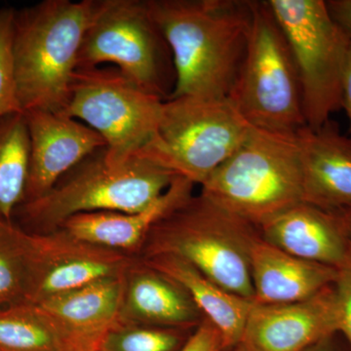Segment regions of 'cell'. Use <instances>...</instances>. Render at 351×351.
Listing matches in <instances>:
<instances>
[{"mask_svg":"<svg viewBox=\"0 0 351 351\" xmlns=\"http://www.w3.org/2000/svg\"><path fill=\"white\" fill-rule=\"evenodd\" d=\"M147 2L174 59L176 85L169 99L184 96L228 98L248 45L251 1Z\"/></svg>","mask_w":351,"mask_h":351,"instance_id":"1","label":"cell"},{"mask_svg":"<svg viewBox=\"0 0 351 351\" xmlns=\"http://www.w3.org/2000/svg\"><path fill=\"white\" fill-rule=\"evenodd\" d=\"M103 0H44L15 10L12 53L23 112L64 113L83 38Z\"/></svg>","mask_w":351,"mask_h":351,"instance_id":"2","label":"cell"},{"mask_svg":"<svg viewBox=\"0 0 351 351\" xmlns=\"http://www.w3.org/2000/svg\"><path fill=\"white\" fill-rule=\"evenodd\" d=\"M172 171L145 156L112 164L106 147L89 154L45 195L22 203L12 223L27 233H48L76 214L114 211L138 213L156 202L174 182Z\"/></svg>","mask_w":351,"mask_h":351,"instance_id":"3","label":"cell"},{"mask_svg":"<svg viewBox=\"0 0 351 351\" xmlns=\"http://www.w3.org/2000/svg\"><path fill=\"white\" fill-rule=\"evenodd\" d=\"M258 228L203 197L191 196L157 221L136 258L173 255L226 290L254 302L250 248Z\"/></svg>","mask_w":351,"mask_h":351,"instance_id":"4","label":"cell"},{"mask_svg":"<svg viewBox=\"0 0 351 351\" xmlns=\"http://www.w3.org/2000/svg\"><path fill=\"white\" fill-rule=\"evenodd\" d=\"M200 195L256 228L304 202L299 135L252 127L201 186Z\"/></svg>","mask_w":351,"mask_h":351,"instance_id":"5","label":"cell"},{"mask_svg":"<svg viewBox=\"0 0 351 351\" xmlns=\"http://www.w3.org/2000/svg\"><path fill=\"white\" fill-rule=\"evenodd\" d=\"M248 45L230 101L254 128L297 135L306 128L301 83L269 1H251Z\"/></svg>","mask_w":351,"mask_h":351,"instance_id":"6","label":"cell"},{"mask_svg":"<svg viewBox=\"0 0 351 351\" xmlns=\"http://www.w3.org/2000/svg\"><path fill=\"white\" fill-rule=\"evenodd\" d=\"M112 64L145 93L165 101L176 71L172 51L147 0H103L83 38L77 69Z\"/></svg>","mask_w":351,"mask_h":351,"instance_id":"7","label":"cell"},{"mask_svg":"<svg viewBox=\"0 0 351 351\" xmlns=\"http://www.w3.org/2000/svg\"><path fill=\"white\" fill-rule=\"evenodd\" d=\"M251 128L228 98L169 99L163 103L156 137L143 156L202 186Z\"/></svg>","mask_w":351,"mask_h":351,"instance_id":"8","label":"cell"},{"mask_svg":"<svg viewBox=\"0 0 351 351\" xmlns=\"http://www.w3.org/2000/svg\"><path fill=\"white\" fill-rule=\"evenodd\" d=\"M282 29L301 83L306 127L317 129L341 108L351 41L323 0H267Z\"/></svg>","mask_w":351,"mask_h":351,"instance_id":"9","label":"cell"},{"mask_svg":"<svg viewBox=\"0 0 351 351\" xmlns=\"http://www.w3.org/2000/svg\"><path fill=\"white\" fill-rule=\"evenodd\" d=\"M163 101L136 86L115 66L76 69L64 114L96 131L108 162L143 156L156 137Z\"/></svg>","mask_w":351,"mask_h":351,"instance_id":"10","label":"cell"},{"mask_svg":"<svg viewBox=\"0 0 351 351\" xmlns=\"http://www.w3.org/2000/svg\"><path fill=\"white\" fill-rule=\"evenodd\" d=\"M31 235L32 271L27 304L122 276L135 257L73 239L63 230Z\"/></svg>","mask_w":351,"mask_h":351,"instance_id":"11","label":"cell"},{"mask_svg":"<svg viewBox=\"0 0 351 351\" xmlns=\"http://www.w3.org/2000/svg\"><path fill=\"white\" fill-rule=\"evenodd\" d=\"M334 284L304 301L254 304L241 343L254 351H306L339 334Z\"/></svg>","mask_w":351,"mask_h":351,"instance_id":"12","label":"cell"},{"mask_svg":"<svg viewBox=\"0 0 351 351\" xmlns=\"http://www.w3.org/2000/svg\"><path fill=\"white\" fill-rule=\"evenodd\" d=\"M24 113L31 149L23 203L45 195L85 157L106 147L96 131L64 113L43 110Z\"/></svg>","mask_w":351,"mask_h":351,"instance_id":"13","label":"cell"},{"mask_svg":"<svg viewBox=\"0 0 351 351\" xmlns=\"http://www.w3.org/2000/svg\"><path fill=\"white\" fill-rule=\"evenodd\" d=\"M125 274L36 304L56 330L66 351H99L108 332L121 322Z\"/></svg>","mask_w":351,"mask_h":351,"instance_id":"14","label":"cell"},{"mask_svg":"<svg viewBox=\"0 0 351 351\" xmlns=\"http://www.w3.org/2000/svg\"><path fill=\"white\" fill-rule=\"evenodd\" d=\"M267 243L290 255L338 269L351 248L341 211L301 202L258 226Z\"/></svg>","mask_w":351,"mask_h":351,"instance_id":"15","label":"cell"},{"mask_svg":"<svg viewBox=\"0 0 351 351\" xmlns=\"http://www.w3.org/2000/svg\"><path fill=\"white\" fill-rule=\"evenodd\" d=\"M304 202L341 211L351 207V137L330 119L299 132Z\"/></svg>","mask_w":351,"mask_h":351,"instance_id":"16","label":"cell"},{"mask_svg":"<svg viewBox=\"0 0 351 351\" xmlns=\"http://www.w3.org/2000/svg\"><path fill=\"white\" fill-rule=\"evenodd\" d=\"M195 184L181 176L151 206L138 213L87 212L69 217L59 226L73 239L137 257L152 228L193 196Z\"/></svg>","mask_w":351,"mask_h":351,"instance_id":"17","label":"cell"},{"mask_svg":"<svg viewBox=\"0 0 351 351\" xmlns=\"http://www.w3.org/2000/svg\"><path fill=\"white\" fill-rule=\"evenodd\" d=\"M204 319L184 288L134 258L124 277L122 323L191 330Z\"/></svg>","mask_w":351,"mask_h":351,"instance_id":"18","label":"cell"},{"mask_svg":"<svg viewBox=\"0 0 351 351\" xmlns=\"http://www.w3.org/2000/svg\"><path fill=\"white\" fill-rule=\"evenodd\" d=\"M254 304L304 301L332 285L337 269L290 255L258 234L250 248Z\"/></svg>","mask_w":351,"mask_h":351,"instance_id":"19","label":"cell"},{"mask_svg":"<svg viewBox=\"0 0 351 351\" xmlns=\"http://www.w3.org/2000/svg\"><path fill=\"white\" fill-rule=\"evenodd\" d=\"M138 258L184 289L219 332L223 350L241 343L253 302L226 290L181 258L154 255Z\"/></svg>","mask_w":351,"mask_h":351,"instance_id":"20","label":"cell"},{"mask_svg":"<svg viewBox=\"0 0 351 351\" xmlns=\"http://www.w3.org/2000/svg\"><path fill=\"white\" fill-rule=\"evenodd\" d=\"M29 135L24 112L0 117V219L12 223L22 204L29 167Z\"/></svg>","mask_w":351,"mask_h":351,"instance_id":"21","label":"cell"},{"mask_svg":"<svg viewBox=\"0 0 351 351\" xmlns=\"http://www.w3.org/2000/svg\"><path fill=\"white\" fill-rule=\"evenodd\" d=\"M0 351H66L48 318L36 304L0 308Z\"/></svg>","mask_w":351,"mask_h":351,"instance_id":"22","label":"cell"},{"mask_svg":"<svg viewBox=\"0 0 351 351\" xmlns=\"http://www.w3.org/2000/svg\"><path fill=\"white\" fill-rule=\"evenodd\" d=\"M31 271V235L0 219V308L27 302Z\"/></svg>","mask_w":351,"mask_h":351,"instance_id":"23","label":"cell"},{"mask_svg":"<svg viewBox=\"0 0 351 351\" xmlns=\"http://www.w3.org/2000/svg\"><path fill=\"white\" fill-rule=\"evenodd\" d=\"M189 330L120 322L108 332L99 351H179Z\"/></svg>","mask_w":351,"mask_h":351,"instance_id":"24","label":"cell"},{"mask_svg":"<svg viewBox=\"0 0 351 351\" xmlns=\"http://www.w3.org/2000/svg\"><path fill=\"white\" fill-rule=\"evenodd\" d=\"M14 13L13 8L0 10V117L23 112L18 100L12 53Z\"/></svg>","mask_w":351,"mask_h":351,"instance_id":"25","label":"cell"},{"mask_svg":"<svg viewBox=\"0 0 351 351\" xmlns=\"http://www.w3.org/2000/svg\"><path fill=\"white\" fill-rule=\"evenodd\" d=\"M337 271L334 288L339 309V334L345 337L351 348V248Z\"/></svg>","mask_w":351,"mask_h":351,"instance_id":"26","label":"cell"},{"mask_svg":"<svg viewBox=\"0 0 351 351\" xmlns=\"http://www.w3.org/2000/svg\"><path fill=\"white\" fill-rule=\"evenodd\" d=\"M223 343L216 328L207 319L196 328L179 351H223Z\"/></svg>","mask_w":351,"mask_h":351,"instance_id":"27","label":"cell"},{"mask_svg":"<svg viewBox=\"0 0 351 351\" xmlns=\"http://www.w3.org/2000/svg\"><path fill=\"white\" fill-rule=\"evenodd\" d=\"M326 3L332 19L351 41V0H329Z\"/></svg>","mask_w":351,"mask_h":351,"instance_id":"28","label":"cell"},{"mask_svg":"<svg viewBox=\"0 0 351 351\" xmlns=\"http://www.w3.org/2000/svg\"><path fill=\"white\" fill-rule=\"evenodd\" d=\"M341 108L345 110L350 123L351 134V43L346 59L345 73H343V89H341Z\"/></svg>","mask_w":351,"mask_h":351,"instance_id":"29","label":"cell"},{"mask_svg":"<svg viewBox=\"0 0 351 351\" xmlns=\"http://www.w3.org/2000/svg\"><path fill=\"white\" fill-rule=\"evenodd\" d=\"M336 335L328 337V338L322 339L319 343H315V345L309 348L306 351H338L337 346L335 345V337Z\"/></svg>","mask_w":351,"mask_h":351,"instance_id":"30","label":"cell"},{"mask_svg":"<svg viewBox=\"0 0 351 351\" xmlns=\"http://www.w3.org/2000/svg\"><path fill=\"white\" fill-rule=\"evenodd\" d=\"M341 216L345 221L346 233H348V239L351 242V207L341 210Z\"/></svg>","mask_w":351,"mask_h":351,"instance_id":"31","label":"cell"},{"mask_svg":"<svg viewBox=\"0 0 351 351\" xmlns=\"http://www.w3.org/2000/svg\"><path fill=\"white\" fill-rule=\"evenodd\" d=\"M223 351H254L252 350L251 348H249L248 346H245L243 343H240L239 345L233 346L232 348H228V350H223Z\"/></svg>","mask_w":351,"mask_h":351,"instance_id":"32","label":"cell"}]
</instances>
